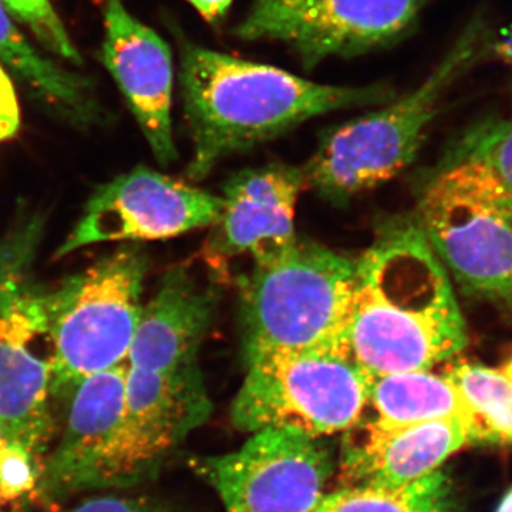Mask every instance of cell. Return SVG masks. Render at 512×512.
<instances>
[{
    "instance_id": "obj_21",
    "label": "cell",
    "mask_w": 512,
    "mask_h": 512,
    "mask_svg": "<svg viewBox=\"0 0 512 512\" xmlns=\"http://www.w3.org/2000/svg\"><path fill=\"white\" fill-rule=\"evenodd\" d=\"M447 376L467 412L471 443L512 444V376L477 363H460Z\"/></svg>"
},
{
    "instance_id": "obj_2",
    "label": "cell",
    "mask_w": 512,
    "mask_h": 512,
    "mask_svg": "<svg viewBox=\"0 0 512 512\" xmlns=\"http://www.w3.org/2000/svg\"><path fill=\"white\" fill-rule=\"evenodd\" d=\"M173 26L192 157L187 175L200 181L224 158L288 133L305 121L384 103L382 84L333 86L268 64L248 62L192 42Z\"/></svg>"
},
{
    "instance_id": "obj_25",
    "label": "cell",
    "mask_w": 512,
    "mask_h": 512,
    "mask_svg": "<svg viewBox=\"0 0 512 512\" xmlns=\"http://www.w3.org/2000/svg\"><path fill=\"white\" fill-rule=\"evenodd\" d=\"M22 126V113L15 84L10 79L8 70L0 64V143L18 136Z\"/></svg>"
},
{
    "instance_id": "obj_1",
    "label": "cell",
    "mask_w": 512,
    "mask_h": 512,
    "mask_svg": "<svg viewBox=\"0 0 512 512\" xmlns=\"http://www.w3.org/2000/svg\"><path fill=\"white\" fill-rule=\"evenodd\" d=\"M346 345L370 377L430 370L466 349L450 276L416 217L387 222L356 259Z\"/></svg>"
},
{
    "instance_id": "obj_7",
    "label": "cell",
    "mask_w": 512,
    "mask_h": 512,
    "mask_svg": "<svg viewBox=\"0 0 512 512\" xmlns=\"http://www.w3.org/2000/svg\"><path fill=\"white\" fill-rule=\"evenodd\" d=\"M147 266L143 249L127 244L47 291L55 397L127 363L143 315Z\"/></svg>"
},
{
    "instance_id": "obj_14",
    "label": "cell",
    "mask_w": 512,
    "mask_h": 512,
    "mask_svg": "<svg viewBox=\"0 0 512 512\" xmlns=\"http://www.w3.org/2000/svg\"><path fill=\"white\" fill-rule=\"evenodd\" d=\"M101 60L158 163L177 158L173 136V52L123 0H104Z\"/></svg>"
},
{
    "instance_id": "obj_17",
    "label": "cell",
    "mask_w": 512,
    "mask_h": 512,
    "mask_svg": "<svg viewBox=\"0 0 512 512\" xmlns=\"http://www.w3.org/2000/svg\"><path fill=\"white\" fill-rule=\"evenodd\" d=\"M218 298L214 285H205L185 266L168 271L154 298L144 306L127 365L170 372L198 363Z\"/></svg>"
},
{
    "instance_id": "obj_20",
    "label": "cell",
    "mask_w": 512,
    "mask_h": 512,
    "mask_svg": "<svg viewBox=\"0 0 512 512\" xmlns=\"http://www.w3.org/2000/svg\"><path fill=\"white\" fill-rule=\"evenodd\" d=\"M313 512H456L446 471L402 485H353L326 493Z\"/></svg>"
},
{
    "instance_id": "obj_12",
    "label": "cell",
    "mask_w": 512,
    "mask_h": 512,
    "mask_svg": "<svg viewBox=\"0 0 512 512\" xmlns=\"http://www.w3.org/2000/svg\"><path fill=\"white\" fill-rule=\"evenodd\" d=\"M221 208V195L140 165L96 188L55 259L92 245L157 241L211 227Z\"/></svg>"
},
{
    "instance_id": "obj_26",
    "label": "cell",
    "mask_w": 512,
    "mask_h": 512,
    "mask_svg": "<svg viewBox=\"0 0 512 512\" xmlns=\"http://www.w3.org/2000/svg\"><path fill=\"white\" fill-rule=\"evenodd\" d=\"M70 512H171L163 505L141 498L120 495H97L74 507Z\"/></svg>"
},
{
    "instance_id": "obj_22",
    "label": "cell",
    "mask_w": 512,
    "mask_h": 512,
    "mask_svg": "<svg viewBox=\"0 0 512 512\" xmlns=\"http://www.w3.org/2000/svg\"><path fill=\"white\" fill-rule=\"evenodd\" d=\"M43 464L0 424V512H29L39 501Z\"/></svg>"
},
{
    "instance_id": "obj_28",
    "label": "cell",
    "mask_w": 512,
    "mask_h": 512,
    "mask_svg": "<svg viewBox=\"0 0 512 512\" xmlns=\"http://www.w3.org/2000/svg\"><path fill=\"white\" fill-rule=\"evenodd\" d=\"M495 512H512V488L504 495L500 505H498L497 511Z\"/></svg>"
},
{
    "instance_id": "obj_11",
    "label": "cell",
    "mask_w": 512,
    "mask_h": 512,
    "mask_svg": "<svg viewBox=\"0 0 512 512\" xmlns=\"http://www.w3.org/2000/svg\"><path fill=\"white\" fill-rule=\"evenodd\" d=\"M211 412L198 363L171 372L127 365L123 420L93 490L130 487L146 480Z\"/></svg>"
},
{
    "instance_id": "obj_23",
    "label": "cell",
    "mask_w": 512,
    "mask_h": 512,
    "mask_svg": "<svg viewBox=\"0 0 512 512\" xmlns=\"http://www.w3.org/2000/svg\"><path fill=\"white\" fill-rule=\"evenodd\" d=\"M15 19L30 30L37 42L52 55L82 66V53L70 37L50 0H3Z\"/></svg>"
},
{
    "instance_id": "obj_6",
    "label": "cell",
    "mask_w": 512,
    "mask_h": 512,
    "mask_svg": "<svg viewBox=\"0 0 512 512\" xmlns=\"http://www.w3.org/2000/svg\"><path fill=\"white\" fill-rule=\"evenodd\" d=\"M417 222L461 291L512 309V192L458 151L423 190Z\"/></svg>"
},
{
    "instance_id": "obj_3",
    "label": "cell",
    "mask_w": 512,
    "mask_h": 512,
    "mask_svg": "<svg viewBox=\"0 0 512 512\" xmlns=\"http://www.w3.org/2000/svg\"><path fill=\"white\" fill-rule=\"evenodd\" d=\"M45 222L23 211L0 235V424L43 467L56 430L47 291L35 274Z\"/></svg>"
},
{
    "instance_id": "obj_13",
    "label": "cell",
    "mask_w": 512,
    "mask_h": 512,
    "mask_svg": "<svg viewBox=\"0 0 512 512\" xmlns=\"http://www.w3.org/2000/svg\"><path fill=\"white\" fill-rule=\"evenodd\" d=\"M305 188L302 168L274 163L235 174L224 188L222 208L205 245L212 268L248 256L254 266L272 264L298 241L296 202Z\"/></svg>"
},
{
    "instance_id": "obj_19",
    "label": "cell",
    "mask_w": 512,
    "mask_h": 512,
    "mask_svg": "<svg viewBox=\"0 0 512 512\" xmlns=\"http://www.w3.org/2000/svg\"><path fill=\"white\" fill-rule=\"evenodd\" d=\"M367 407L372 410L367 420L384 427L450 417L467 421L466 406L456 384L447 373L439 375L433 369L372 377Z\"/></svg>"
},
{
    "instance_id": "obj_27",
    "label": "cell",
    "mask_w": 512,
    "mask_h": 512,
    "mask_svg": "<svg viewBox=\"0 0 512 512\" xmlns=\"http://www.w3.org/2000/svg\"><path fill=\"white\" fill-rule=\"evenodd\" d=\"M197 10L202 19L211 25H217L225 18L234 0H187Z\"/></svg>"
},
{
    "instance_id": "obj_15",
    "label": "cell",
    "mask_w": 512,
    "mask_h": 512,
    "mask_svg": "<svg viewBox=\"0 0 512 512\" xmlns=\"http://www.w3.org/2000/svg\"><path fill=\"white\" fill-rule=\"evenodd\" d=\"M126 380L124 363L94 373L74 387L66 427L43 467L39 501L57 503L93 490L94 478L123 420Z\"/></svg>"
},
{
    "instance_id": "obj_16",
    "label": "cell",
    "mask_w": 512,
    "mask_h": 512,
    "mask_svg": "<svg viewBox=\"0 0 512 512\" xmlns=\"http://www.w3.org/2000/svg\"><path fill=\"white\" fill-rule=\"evenodd\" d=\"M345 433L339 460L342 487L412 483L440 470L471 443L461 417L396 427L360 419Z\"/></svg>"
},
{
    "instance_id": "obj_10",
    "label": "cell",
    "mask_w": 512,
    "mask_h": 512,
    "mask_svg": "<svg viewBox=\"0 0 512 512\" xmlns=\"http://www.w3.org/2000/svg\"><path fill=\"white\" fill-rule=\"evenodd\" d=\"M426 0H249L234 35L284 43L303 67L390 45L413 25Z\"/></svg>"
},
{
    "instance_id": "obj_18",
    "label": "cell",
    "mask_w": 512,
    "mask_h": 512,
    "mask_svg": "<svg viewBox=\"0 0 512 512\" xmlns=\"http://www.w3.org/2000/svg\"><path fill=\"white\" fill-rule=\"evenodd\" d=\"M0 64L47 109L79 127H92L103 110L92 83L43 55L0 0Z\"/></svg>"
},
{
    "instance_id": "obj_8",
    "label": "cell",
    "mask_w": 512,
    "mask_h": 512,
    "mask_svg": "<svg viewBox=\"0 0 512 512\" xmlns=\"http://www.w3.org/2000/svg\"><path fill=\"white\" fill-rule=\"evenodd\" d=\"M231 406L235 429H293L323 439L345 433L365 414L372 377L346 350L249 356Z\"/></svg>"
},
{
    "instance_id": "obj_24",
    "label": "cell",
    "mask_w": 512,
    "mask_h": 512,
    "mask_svg": "<svg viewBox=\"0 0 512 512\" xmlns=\"http://www.w3.org/2000/svg\"><path fill=\"white\" fill-rule=\"evenodd\" d=\"M458 151L483 160L512 192V119L478 127Z\"/></svg>"
},
{
    "instance_id": "obj_5",
    "label": "cell",
    "mask_w": 512,
    "mask_h": 512,
    "mask_svg": "<svg viewBox=\"0 0 512 512\" xmlns=\"http://www.w3.org/2000/svg\"><path fill=\"white\" fill-rule=\"evenodd\" d=\"M356 259L298 239L242 282L244 357L346 350Z\"/></svg>"
},
{
    "instance_id": "obj_9",
    "label": "cell",
    "mask_w": 512,
    "mask_h": 512,
    "mask_svg": "<svg viewBox=\"0 0 512 512\" xmlns=\"http://www.w3.org/2000/svg\"><path fill=\"white\" fill-rule=\"evenodd\" d=\"M190 467L214 488L225 512H313L336 464L323 439L264 429L237 451L192 458Z\"/></svg>"
},
{
    "instance_id": "obj_4",
    "label": "cell",
    "mask_w": 512,
    "mask_h": 512,
    "mask_svg": "<svg viewBox=\"0 0 512 512\" xmlns=\"http://www.w3.org/2000/svg\"><path fill=\"white\" fill-rule=\"evenodd\" d=\"M484 46V25L477 20L413 92L329 130L302 168L305 185L325 200L343 204L402 173L416 158L444 94Z\"/></svg>"
}]
</instances>
